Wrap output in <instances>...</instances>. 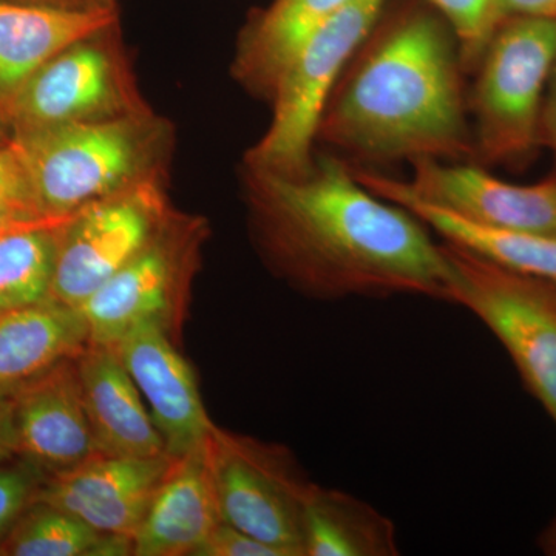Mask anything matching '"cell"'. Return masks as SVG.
I'll return each mask as SVG.
<instances>
[{
	"label": "cell",
	"mask_w": 556,
	"mask_h": 556,
	"mask_svg": "<svg viewBox=\"0 0 556 556\" xmlns=\"http://www.w3.org/2000/svg\"><path fill=\"white\" fill-rule=\"evenodd\" d=\"M350 0H276L249 33L240 53L241 75L273 93L289 62Z\"/></svg>",
	"instance_id": "21"
},
{
	"label": "cell",
	"mask_w": 556,
	"mask_h": 556,
	"mask_svg": "<svg viewBox=\"0 0 556 556\" xmlns=\"http://www.w3.org/2000/svg\"><path fill=\"white\" fill-rule=\"evenodd\" d=\"M450 303L464 306L506 348L527 390L556 424V288L442 244Z\"/></svg>",
	"instance_id": "6"
},
{
	"label": "cell",
	"mask_w": 556,
	"mask_h": 556,
	"mask_svg": "<svg viewBox=\"0 0 556 556\" xmlns=\"http://www.w3.org/2000/svg\"><path fill=\"white\" fill-rule=\"evenodd\" d=\"M448 21L464 65H478L490 40L507 20L497 0H428Z\"/></svg>",
	"instance_id": "24"
},
{
	"label": "cell",
	"mask_w": 556,
	"mask_h": 556,
	"mask_svg": "<svg viewBox=\"0 0 556 556\" xmlns=\"http://www.w3.org/2000/svg\"><path fill=\"white\" fill-rule=\"evenodd\" d=\"M369 36L339 79L317 137L368 163L473 156L463 62L444 25L409 13Z\"/></svg>",
	"instance_id": "2"
},
{
	"label": "cell",
	"mask_w": 556,
	"mask_h": 556,
	"mask_svg": "<svg viewBox=\"0 0 556 556\" xmlns=\"http://www.w3.org/2000/svg\"><path fill=\"white\" fill-rule=\"evenodd\" d=\"M146 189L94 201L62 225L51 299L79 308L155 239L160 204Z\"/></svg>",
	"instance_id": "8"
},
{
	"label": "cell",
	"mask_w": 556,
	"mask_h": 556,
	"mask_svg": "<svg viewBox=\"0 0 556 556\" xmlns=\"http://www.w3.org/2000/svg\"><path fill=\"white\" fill-rule=\"evenodd\" d=\"M11 397L17 455L54 477L100 455L94 442L76 358L61 362Z\"/></svg>",
	"instance_id": "12"
},
{
	"label": "cell",
	"mask_w": 556,
	"mask_h": 556,
	"mask_svg": "<svg viewBox=\"0 0 556 556\" xmlns=\"http://www.w3.org/2000/svg\"><path fill=\"white\" fill-rule=\"evenodd\" d=\"M208 453L222 521L285 556H305L303 506L313 484L285 450L215 427Z\"/></svg>",
	"instance_id": "7"
},
{
	"label": "cell",
	"mask_w": 556,
	"mask_h": 556,
	"mask_svg": "<svg viewBox=\"0 0 556 556\" xmlns=\"http://www.w3.org/2000/svg\"><path fill=\"white\" fill-rule=\"evenodd\" d=\"M219 522L207 442L172 459L134 538V555H193Z\"/></svg>",
	"instance_id": "16"
},
{
	"label": "cell",
	"mask_w": 556,
	"mask_h": 556,
	"mask_svg": "<svg viewBox=\"0 0 556 556\" xmlns=\"http://www.w3.org/2000/svg\"><path fill=\"white\" fill-rule=\"evenodd\" d=\"M252 177L270 247L314 294L450 303L452 266L442 244L415 215L358 182L346 163L325 159L300 177Z\"/></svg>",
	"instance_id": "1"
},
{
	"label": "cell",
	"mask_w": 556,
	"mask_h": 556,
	"mask_svg": "<svg viewBox=\"0 0 556 556\" xmlns=\"http://www.w3.org/2000/svg\"><path fill=\"white\" fill-rule=\"evenodd\" d=\"M174 457L97 455L43 478L35 501L67 511L104 535L134 540Z\"/></svg>",
	"instance_id": "9"
},
{
	"label": "cell",
	"mask_w": 556,
	"mask_h": 556,
	"mask_svg": "<svg viewBox=\"0 0 556 556\" xmlns=\"http://www.w3.org/2000/svg\"><path fill=\"white\" fill-rule=\"evenodd\" d=\"M42 481V473L25 460L21 466L0 467V538L35 503Z\"/></svg>",
	"instance_id": "25"
},
{
	"label": "cell",
	"mask_w": 556,
	"mask_h": 556,
	"mask_svg": "<svg viewBox=\"0 0 556 556\" xmlns=\"http://www.w3.org/2000/svg\"><path fill=\"white\" fill-rule=\"evenodd\" d=\"M161 321H142L113 350L146 397L167 455L181 457L207 444L215 426L201 401L195 375Z\"/></svg>",
	"instance_id": "10"
},
{
	"label": "cell",
	"mask_w": 556,
	"mask_h": 556,
	"mask_svg": "<svg viewBox=\"0 0 556 556\" xmlns=\"http://www.w3.org/2000/svg\"><path fill=\"white\" fill-rule=\"evenodd\" d=\"M541 547L547 555L556 556V538H548V540H541Z\"/></svg>",
	"instance_id": "33"
},
{
	"label": "cell",
	"mask_w": 556,
	"mask_h": 556,
	"mask_svg": "<svg viewBox=\"0 0 556 556\" xmlns=\"http://www.w3.org/2000/svg\"><path fill=\"white\" fill-rule=\"evenodd\" d=\"M185 263L170 237L156 233L148 247L79 306L90 343L113 345L142 321L172 332L185 283Z\"/></svg>",
	"instance_id": "13"
},
{
	"label": "cell",
	"mask_w": 556,
	"mask_h": 556,
	"mask_svg": "<svg viewBox=\"0 0 556 556\" xmlns=\"http://www.w3.org/2000/svg\"><path fill=\"white\" fill-rule=\"evenodd\" d=\"M507 17L556 20V0H497Z\"/></svg>",
	"instance_id": "30"
},
{
	"label": "cell",
	"mask_w": 556,
	"mask_h": 556,
	"mask_svg": "<svg viewBox=\"0 0 556 556\" xmlns=\"http://www.w3.org/2000/svg\"><path fill=\"white\" fill-rule=\"evenodd\" d=\"M303 552L305 556H396V526L350 493L313 484L303 506Z\"/></svg>",
	"instance_id": "20"
},
{
	"label": "cell",
	"mask_w": 556,
	"mask_h": 556,
	"mask_svg": "<svg viewBox=\"0 0 556 556\" xmlns=\"http://www.w3.org/2000/svg\"><path fill=\"white\" fill-rule=\"evenodd\" d=\"M0 199L38 208L24 167L10 144L0 148Z\"/></svg>",
	"instance_id": "27"
},
{
	"label": "cell",
	"mask_w": 556,
	"mask_h": 556,
	"mask_svg": "<svg viewBox=\"0 0 556 556\" xmlns=\"http://www.w3.org/2000/svg\"><path fill=\"white\" fill-rule=\"evenodd\" d=\"M20 159L40 214L68 218L123 192L144 163L135 127L123 119L76 121L14 130Z\"/></svg>",
	"instance_id": "4"
},
{
	"label": "cell",
	"mask_w": 556,
	"mask_h": 556,
	"mask_svg": "<svg viewBox=\"0 0 556 556\" xmlns=\"http://www.w3.org/2000/svg\"><path fill=\"white\" fill-rule=\"evenodd\" d=\"M54 219L64 218L46 217L40 214L38 208L16 203V201L0 199V236L11 232V230L42 225V223L54 222Z\"/></svg>",
	"instance_id": "28"
},
{
	"label": "cell",
	"mask_w": 556,
	"mask_h": 556,
	"mask_svg": "<svg viewBox=\"0 0 556 556\" xmlns=\"http://www.w3.org/2000/svg\"><path fill=\"white\" fill-rule=\"evenodd\" d=\"M113 22L110 7L68 9L0 0V101L62 51L94 38Z\"/></svg>",
	"instance_id": "18"
},
{
	"label": "cell",
	"mask_w": 556,
	"mask_h": 556,
	"mask_svg": "<svg viewBox=\"0 0 556 556\" xmlns=\"http://www.w3.org/2000/svg\"><path fill=\"white\" fill-rule=\"evenodd\" d=\"M17 455L16 430H14L11 397L0 396V464Z\"/></svg>",
	"instance_id": "31"
},
{
	"label": "cell",
	"mask_w": 556,
	"mask_h": 556,
	"mask_svg": "<svg viewBox=\"0 0 556 556\" xmlns=\"http://www.w3.org/2000/svg\"><path fill=\"white\" fill-rule=\"evenodd\" d=\"M540 144L554 150L556 155V62L548 78L540 119Z\"/></svg>",
	"instance_id": "29"
},
{
	"label": "cell",
	"mask_w": 556,
	"mask_h": 556,
	"mask_svg": "<svg viewBox=\"0 0 556 556\" xmlns=\"http://www.w3.org/2000/svg\"><path fill=\"white\" fill-rule=\"evenodd\" d=\"M116 70L108 53L87 40L70 47L2 101L14 130L102 119L116 105Z\"/></svg>",
	"instance_id": "14"
},
{
	"label": "cell",
	"mask_w": 556,
	"mask_h": 556,
	"mask_svg": "<svg viewBox=\"0 0 556 556\" xmlns=\"http://www.w3.org/2000/svg\"><path fill=\"white\" fill-rule=\"evenodd\" d=\"M5 121H9V118H7L5 110H3L2 101H0V148L9 144L11 139L9 135H7Z\"/></svg>",
	"instance_id": "32"
},
{
	"label": "cell",
	"mask_w": 556,
	"mask_h": 556,
	"mask_svg": "<svg viewBox=\"0 0 556 556\" xmlns=\"http://www.w3.org/2000/svg\"><path fill=\"white\" fill-rule=\"evenodd\" d=\"M193 556H285L278 548L255 540L236 527L219 522Z\"/></svg>",
	"instance_id": "26"
},
{
	"label": "cell",
	"mask_w": 556,
	"mask_h": 556,
	"mask_svg": "<svg viewBox=\"0 0 556 556\" xmlns=\"http://www.w3.org/2000/svg\"><path fill=\"white\" fill-rule=\"evenodd\" d=\"M353 174L375 195L404 207L427 228L441 236L445 243L464 249L501 268L546 281L556 288L555 236L468 222L417 199L401 179L387 177L369 167H353Z\"/></svg>",
	"instance_id": "15"
},
{
	"label": "cell",
	"mask_w": 556,
	"mask_h": 556,
	"mask_svg": "<svg viewBox=\"0 0 556 556\" xmlns=\"http://www.w3.org/2000/svg\"><path fill=\"white\" fill-rule=\"evenodd\" d=\"M386 0H350L289 62L273 89L268 130L248 153L252 170L300 177L346 65L367 40Z\"/></svg>",
	"instance_id": "3"
},
{
	"label": "cell",
	"mask_w": 556,
	"mask_h": 556,
	"mask_svg": "<svg viewBox=\"0 0 556 556\" xmlns=\"http://www.w3.org/2000/svg\"><path fill=\"white\" fill-rule=\"evenodd\" d=\"M556 62V20L507 17L479 61L475 155L510 163L540 144V119Z\"/></svg>",
	"instance_id": "5"
},
{
	"label": "cell",
	"mask_w": 556,
	"mask_h": 556,
	"mask_svg": "<svg viewBox=\"0 0 556 556\" xmlns=\"http://www.w3.org/2000/svg\"><path fill=\"white\" fill-rule=\"evenodd\" d=\"M70 218L0 236V313L51 299L60 229Z\"/></svg>",
	"instance_id": "22"
},
{
	"label": "cell",
	"mask_w": 556,
	"mask_h": 556,
	"mask_svg": "<svg viewBox=\"0 0 556 556\" xmlns=\"http://www.w3.org/2000/svg\"><path fill=\"white\" fill-rule=\"evenodd\" d=\"M76 368L100 455H166L164 439L112 346L89 343L76 357Z\"/></svg>",
	"instance_id": "17"
},
{
	"label": "cell",
	"mask_w": 556,
	"mask_h": 556,
	"mask_svg": "<svg viewBox=\"0 0 556 556\" xmlns=\"http://www.w3.org/2000/svg\"><path fill=\"white\" fill-rule=\"evenodd\" d=\"M101 538L67 511L35 501L0 538V555L94 556Z\"/></svg>",
	"instance_id": "23"
},
{
	"label": "cell",
	"mask_w": 556,
	"mask_h": 556,
	"mask_svg": "<svg viewBox=\"0 0 556 556\" xmlns=\"http://www.w3.org/2000/svg\"><path fill=\"white\" fill-rule=\"evenodd\" d=\"M89 343L80 311L56 300L0 313V396H13Z\"/></svg>",
	"instance_id": "19"
},
{
	"label": "cell",
	"mask_w": 556,
	"mask_h": 556,
	"mask_svg": "<svg viewBox=\"0 0 556 556\" xmlns=\"http://www.w3.org/2000/svg\"><path fill=\"white\" fill-rule=\"evenodd\" d=\"M409 192L457 217L496 228L556 237V175L535 185H514L475 164L419 160Z\"/></svg>",
	"instance_id": "11"
},
{
	"label": "cell",
	"mask_w": 556,
	"mask_h": 556,
	"mask_svg": "<svg viewBox=\"0 0 556 556\" xmlns=\"http://www.w3.org/2000/svg\"><path fill=\"white\" fill-rule=\"evenodd\" d=\"M548 538H556V518L555 521L548 526V529L544 532V535L541 536V540H548Z\"/></svg>",
	"instance_id": "34"
}]
</instances>
